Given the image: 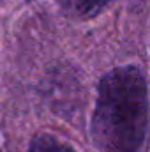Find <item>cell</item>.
Listing matches in <instances>:
<instances>
[{"label": "cell", "instance_id": "3957f363", "mask_svg": "<svg viewBox=\"0 0 150 152\" xmlns=\"http://www.w3.org/2000/svg\"><path fill=\"white\" fill-rule=\"evenodd\" d=\"M28 152H78L66 140L58 138L53 133H39L30 140Z\"/></svg>", "mask_w": 150, "mask_h": 152}, {"label": "cell", "instance_id": "7a4b0ae2", "mask_svg": "<svg viewBox=\"0 0 150 152\" xmlns=\"http://www.w3.org/2000/svg\"><path fill=\"white\" fill-rule=\"evenodd\" d=\"M113 0H64L69 14L79 20H94L103 14Z\"/></svg>", "mask_w": 150, "mask_h": 152}, {"label": "cell", "instance_id": "6da1fadb", "mask_svg": "<svg viewBox=\"0 0 150 152\" xmlns=\"http://www.w3.org/2000/svg\"><path fill=\"white\" fill-rule=\"evenodd\" d=\"M149 133V83L134 64L113 67L97 83L90 140L99 152H140Z\"/></svg>", "mask_w": 150, "mask_h": 152}]
</instances>
